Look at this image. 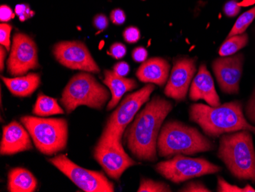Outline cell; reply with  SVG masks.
Returning <instances> with one entry per match:
<instances>
[{
    "mask_svg": "<svg viewBox=\"0 0 255 192\" xmlns=\"http://www.w3.org/2000/svg\"><path fill=\"white\" fill-rule=\"evenodd\" d=\"M172 110V102L154 96L136 116L125 135L128 148L136 159L148 162L157 160L159 133L162 123Z\"/></svg>",
    "mask_w": 255,
    "mask_h": 192,
    "instance_id": "6da1fadb",
    "label": "cell"
},
{
    "mask_svg": "<svg viewBox=\"0 0 255 192\" xmlns=\"http://www.w3.org/2000/svg\"><path fill=\"white\" fill-rule=\"evenodd\" d=\"M189 115L208 137H220L226 133L249 130L255 134V127L248 122L239 101L226 103L218 107L203 104L190 106Z\"/></svg>",
    "mask_w": 255,
    "mask_h": 192,
    "instance_id": "7a4b0ae2",
    "label": "cell"
},
{
    "mask_svg": "<svg viewBox=\"0 0 255 192\" xmlns=\"http://www.w3.org/2000/svg\"><path fill=\"white\" fill-rule=\"evenodd\" d=\"M251 133L241 130L223 134L219 141L218 157L233 176L255 183V150Z\"/></svg>",
    "mask_w": 255,
    "mask_h": 192,
    "instance_id": "3957f363",
    "label": "cell"
},
{
    "mask_svg": "<svg viewBox=\"0 0 255 192\" xmlns=\"http://www.w3.org/2000/svg\"><path fill=\"white\" fill-rule=\"evenodd\" d=\"M157 151L161 157L177 155L193 156L212 151L216 145L194 127L179 121H170L162 127L157 139Z\"/></svg>",
    "mask_w": 255,
    "mask_h": 192,
    "instance_id": "277c9868",
    "label": "cell"
},
{
    "mask_svg": "<svg viewBox=\"0 0 255 192\" xmlns=\"http://www.w3.org/2000/svg\"><path fill=\"white\" fill-rule=\"evenodd\" d=\"M110 98V93L88 73H79L71 79L63 91L61 103L67 114L80 106L102 110Z\"/></svg>",
    "mask_w": 255,
    "mask_h": 192,
    "instance_id": "5b68a950",
    "label": "cell"
},
{
    "mask_svg": "<svg viewBox=\"0 0 255 192\" xmlns=\"http://www.w3.org/2000/svg\"><path fill=\"white\" fill-rule=\"evenodd\" d=\"M21 123L32 138L36 148L44 155L55 154L66 148L68 125L65 119L23 117Z\"/></svg>",
    "mask_w": 255,
    "mask_h": 192,
    "instance_id": "8992f818",
    "label": "cell"
},
{
    "mask_svg": "<svg viewBox=\"0 0 255 192\" xmlns=\"http://www.w3.org/2000/svg\"><path fill=\"white\" fill-rule=\"evenodd\" d=\"M156 171L173 183L222 171V168L203 158H190L177 155L167 161L160 162L154 166Z\"/></svg>",
    "mask_w": 255,
    "mask_h": 192,
    "instance_id": "52a82bcc",
    "label": "cell"
},
{
    "mask_svg": "<svg viewBox=\"0 0 255 192\" xmlns=\"http://www.w3.org/2000/svg\"><path fill=\"white\" fill-rule=\"evenodd\" d=\"M94 158L105 173L117 181L128 168L138 164L125 152L122 140L105 132L96 146Z\"/></svg>",
    "mask_w": 255,
    "mask_h": 192,
    "instance_id": "ba28073f",
    "label": "cell"
},
{
    "mask_svg": "<svg viewBox=\"0 0 255 192\" xmlns=\"http://www.w3.org/2000/svg\"><path fill=\"white\" fill-rule=\"evenodd\" d=\"M48 161L84 192H115L114 184L103 173L80 167L69 160L65 155H58Z\"/></svg>",
    "mask_w": 255,
    "mask_h": 192,
    "instance_id": "9c48e42d",
    "label": "cell"
},
{
    "mask_svg": "<svg viewBox=\"0 0 255 192\" xmlns=\"http://www.w3.org/2000/svg\"><path fill=\"white\" fill-rule=\"evenodd\" d=\"M155 87L152 84H148L136 92L128 95L111 114L103 132L122 140L126 127L132 121L141 107L148 101Z\"/></svg>",
    "mask_w": 255,
    "mask_h": 192,
    "instance_id": "30bf717a",
    "label": "cell"
},
{
    "mask_svg": "<svg viewBox=\"0 0 255 192\" xmlns=\"http://www.w3.org/2000/svg\"><path fill=\"white\" fill-rule=\"evenodd\" d=\"M8 72L12 76L23 75L39 67L38 48L34 40L24 33H15L7 61Z\"/></svg>",
    "mask_w": 255,
    "mask_h": 192,
    "instance_id": "8fae6325",
    "label": "cell"
},
{
    "mask_svg": "<svg viewBox=\"0 0 255 192\" xmlns=\"http://www.w3.org/2000/svg\"><path fill=\"white\" fill-rule=\"evenodd\" d=\"M54 57L60 64L70 69L100 73V69L86 44L81 41H61L54 45Z\"/></svg>",
    "mask_w": 255,
    "mask_h": 192,
    "instance_id": "7c38bea8",
    "label": "cell"
},
{
    "mask_svg": "<svg viewBox=\"0 0 255 192\" xmlns=\"http://www.w3.org/2000/svg\"><path fill=\"white\" fill-rule=\"evenodd\" d=\"M244 59V54H238L216 58L213 61V72L219 87L225 94H239Z\"/></svg>",
    "mask_w": 255,
    "mask_h": 192,
    "instance_id": "4fadbf2b",
    "label": "cell"
},
{
    "mask_svg": "<svg viewBox=\"0 0 255 192\" xmlns=\"http://www.w3.org/2000/svg\"><path fill=\"white\" fill-rule=\"evenodd\" d=\"M196 58H177L173 62L170 79L164 89V94L177 101H183L187 97L189 87L196 71Z\"/></svg>",
    "mask_w": 255,
    "mask_h": 192,
    "instance_id": "5bb4252c",
    "label": "cell"
},
{
    "mask_svg": "<svg viewBox=\"0 0 255 192\" xmlns=\"http://www.w3.org/2000/svg\"><path fill=\"white\" fill-rule=\"evenodd\" d=\"M189 97L193 101L203 100L211 107L221 105L213 77L204 64L200 65L198 72L192 81Z\"/></svg>",
    "mask_w": 255,
    "mask_h": 192,
    "instance_id": "9a60e30c",
    "label": "cell"
},
{
    "mask_svg": "<svg viewBox=\"0 0 255 192\" xmlns=\"http://www.w3.org/2000/svg\"><path fill=\"white\" fill-rule=\"evenodd\" d=\"M28 132L18 122L13 121L3 127L0 153L14 155L32 149L31 139Z\"/></svg>",
    "mask_w": 255,
    "mask_h": 192,
    "instance_id": "2e32d148",
    "label": "cell"
},
{
    "mask_svg": "<svg viewBox=\"0 0 255 192\" xmlns=\"http://www.w3.org/2000/svg\"><path fill=\"white\" fill-rule=\"evenodd\" d=\"M170 65L167 60L161 58H152L142 63L136 72L139 81L148 84L164 86L167 82Z\"/></svg>",
    "mask_w": 255,
    "mask_h": 192,
    "instance_id": "e0dca14e",
    "label": "cell"
},
{
    "mask_svg": "<svg viewBox=\"0 0 255 192\" xmlns=\"http://www.w3.org/2000/svg\"><path fill=\"white\" fill-rule=\"evenodd\" d=\"M103 83L109 87L112 94V99L107 105V110H111L117 107L126 93L134 90L137 87L135 80L126 78L116 74L113 71L106 70L104 71Z\"/></svg>",
    "mask_w": 255,
    "mask_h": 192,
    "instance_id": "ac0fdd59",
    "label": "cell"
},
{
    "mask_svg": "<svg viewBox=\"0 0 255 192\" xmlns=\"http://www.w3.org/2000/svg\"><path fill=\"white\" fill-rule=\"evenodd\" d=\"M2 79L10 92L20 97H29L41 84V77L34 73L13 78L2 77Z\"/></svg>",
    "mask_w": 255,
    "mask_h": 192,
    "instance_id": "d6986e66",
    "label": "cell"
},
{
    "mask_svg": "<svg viewBox=\"0 0 255 192\" xmlns=\"http://www.w3.org/2000/svg\"><path fill=\"white\" fill-rule=\"evenodd\" d=\"M38 185L32 173L23 168H15L8 175V190L10 192H33Z\"/></svg>",
    "mask_w": 255,
    "mask_h": 192,
    "instance_id": "ffe728a7",
    "label": "cell"
},
{
    "mask_svg": "<svg viewBox=\"0 0 255 192\" xmlns=\"http://www.w3.org/2000/svg\"><path fill=\"white\" fill-rule=\"evenodd\" d=\"M33 114L38 117H45L57 114H64V111L57 103V99L40 94L36 103L34 104Z\"/></svg>",
    "mask_w": 255,
    "mask_h": 192,
    "instance_id": "44dd1931",
    "label": "cell"
},
{
    "mask_svg": "<svg viewBox=\"0 0 255 192\" xmlns=\"http://www.w3.org/2000/svg\"><path fill=\"white\" fill-rule=\"evenodd\" d=\"M248 43H249V35L246 32L241 35L227 37L226 41L219 48V55L222 57L234 55L238 51L245 48Z\"/></svg>",
    "mask_w": 255,
    "mask_h": 192,
    "instance_id": "7402d4cb",
    "label": "cell"
},
{
    "mask_svg": "<svg viewBox=\"0 0 255 192\" xmlns=\"http://www.w3.org/2000/svg\"><path fill=\"white\" fill-rule=\"evenodd\" d=\"M255 19V6L251 8L250 10L242 14L237 21H236L234 26L231 29L228 37L233 36V35H241L246 31L249 25L252 24V21Z\"/></svg>",
    "mask_w": 255,
    "mask_h": 192,
    "instance_id": "603a6c76",
    "label": "cell"
},
{
    "mask_svg": "<svg viewBox=\"0 0 255 192\" xmlns=\"http://www.w3.org/2000/svg\"><path fill=\"white\" fill-rule=\"evenodd\" d=\"M138 192H169L171 189L168 185L161 182H156L152 179H141L140 186L137 189Z\"/></svg>",
    "mask_w": 255,
    "mask_h": 192,
    "instance_id": "cb8c5ba5",
    "label": "cell"
},
{
    "mask_svg": "<svg viewBox=\"0 0 255 192\" xmlns=\"http://www.w3.org/2000/svg\"><path fill=\"white\" fill-rule=\"evenodd\" d=\"M217 192H255V189L250 185L240 188L236 185H231L223 178L218 177Z\"/></svg>",
    "mask_w": 255,
    "mask_h": 192,
    "instance_id": "d4e9b609",
    "label": "cell"
},
{
    "mask_svg": "<svg viewBox=\"0 0 255 192\" xmlns=\"http://www.w3.org/2000/svg\"><path fill=\"white\" fill-rule=\"evenodd\" d=\"M11 25L6 23H2L0 25V44L3 46L7 51L11 48V41H10V35H11Z\"/></svg>",
    "mask_w": 255,
    "mask_h": 192,
    "instance_id": "484cf974",
    "label": "cell"
},
{
    "mask_svg": "<svg viewBox=\"0 0 255 192\" xmlns=\"http://www.w3.org/2000/svg\"><path fill=\"white\" fill-rule=\"evenodd\" d=\"M123 38L128 44H134L141 38V32L137 27H128L123 31Z\"/></svg>",
    "mask_w": 255,
    "mask_h": 192,
    "instance_id": "4316f807",
    "label": "cell"
},
{
    "mask_svg": "<svg viewBox=\"0 0 255 192\" xmlns=\"http://www.w3.org/2000/svg\"><path fill=\"white\" fill-rule=\"evenodd\" d=\"M126 53L127 48L126 45L120 42L113 43L110 46V51H108V54L115 59H121L124 58Z\"/></svg>",
    "mask_w": 255,
    "mask_h": 192,
    "instance_id": "83f0119b",
    "label": "cell"
},
{
    "mask_svg": "<svg viewBox=\"0 0 255 192\" xmlns=\"http://www.w3.org/2000/svg\"><path fill=\"white\" fill-rule=\"evenodd\" d=\"M15 13L18 15L20 21H25L34 15V12L31 11L30 7L25 4H18L15 6Z\"/></svg>",
    "mask_w": 255,
    "mask_h": 192,
    "instance_id": "f1b7e54d",
    "label": "cell"
},
{
    "mask_svg": "<svg viewBox=\"0 0 255 192\" xmlns=\"http://www.w3.org/2000/svg\"><path fill=\"white\" fill-rule=\"evenodd\" d=\"M179 192H211L203 183L200 182H191L187 183L184 187L182 188Z\"/></svg>",
    "mask_w": 255,
    "mask_h": 192,
    "instance_id": "f546056e",
    "label": "cell"
},
{
    "mask_svg": "<svg viewBox=\"0 0 255 192\" xmlns=\"http://www.w3.org/2000/svg\"><path fill=\"white\" fill-rule=\"evenodd\" d=\"M223 11L228 17H235L240 12L241 6L239 2L235 0H231L225 4Z\"/></svg>",
    "mask_w": 255,
    "mask_h": 192,
    "instance_id": "4dcf8cb0",
    "label": "cell"
},
{
    "mask_svg": "<svg viewBox=\"0 0 255 192\" xmlns=\"http://www.w3.org/2000/svg\"><path fill=\"white\" fill-rule=\"evenodd\" d=\"M246 114L251 123L255 125V88L246 105Z\"/></svg>",
    "mask_w": 255,
    "mask_h": 192,
    "instance_id": "1f68e13d",
    "label": "cell"
},
{
    "mask_svg": "<svg viewBox=\"0 0 255 192\" xmlns=\"http://www.w3.org/2000/svg\"><path fill=\"white\" fill-rule=\"evenodd\" d=\"M110 19L115 25H123L126 20V13L121 8H116L112 11L110 14Z\"/></svg>",
    "mask_w": 255,
    "mask_h": 192,
    "instance_id": "d6a6232c",
    "label": "cell"
},
{
    "mask_svg": "<svg viewBox=\"0 0 255 192\" xmlns=\"http://www.w3.org/2000/svg\"><path fill=\"white\" fill-rule=\"evenodd\" d=\"M147 56H148V53L144 47H137L131 52L132 59L137 63L144 62L147 60Z\"/></svg>",
    "mask_w": 255,
    "mask_h": 192,
    "instance_id": "836d02e7",
    "label": "cell"
},
{
    "mask_svg": "<svg viewBox=\"0 0 255 192\" xmlns=\"http://www.w3.org/2000/svg\"><path fill=\"white\" fill-rule=\"evenodd\" d=\"M94 25L100 31H104L109 26V20L103 14H98L94 18Z\"/></svg>",
    "mask_w": 255,
    "mask_h": 192,
    "instance_id": "e575fe53",
    "label": "cell"
},
{
    "mask_svg": "<svg viewBox=\"0 0 255 192\" xmlns=\"http://www.w3.org/2000/svg\"><path fill=\"white\" fill-rule=\"evenodd\" d=\"M113 71L116 74H118L119 76L125 77V76L128 75V73H129V64L126 62V61H120V62L115 64L114 67H113Z\"/></svg>",
    "mask_w": 255,
    "mask_h": 192,
    "instance_id": "d590c367",
    "label": "cell"
},
{
    "mask_svg": "<svg viewBox=\"0 0 255 192\" xmlns=\"http://www.w3.org/2000/svg\"><path fill=\"white\" fill-rule=\"evenodd\" d=\"M15 14L10 8L6 5H2L0 7V20L1 21H8L9 20L12 19L15 16Z\"/></svg>",
    "mask_w": 255,
    "mask_h": 192,
    "instance_id": "8d00e7d4",
    "label": "cell"
},
{
    "mask_svg": "<svg viewBox=\"0 0 255 192\" xmlns=\"http://www.w3.org/2000/svg\"><path fill=\"white\" fill-rule=\"evenodd\" d=\"M6 49L3 48V46L1 45V48H0V55H1V66H0V70L1 71H3L4 69V59H5V57H6Z\"/></svg>",
    "mask_w": 255,
    "mask_h": 192,
    "instance_id": "74e56055",
    "label": "cell"
},
{
    "mask_svg": "<svg viewBox=\"0 0 255 192\" xmlns=\"http://www.w3.org/2000/svg\"><path fill=\"white\" fill-rule=\"evenodd\" d=\"M241 7H248L253 5L255 4V0H243L241 2H239Z\"/></svg>",
    "mask_w": 255,
    "mask_h": 192,
    "instance_id": "f35d334b",
    "label": "cell"
}]
</instances>
